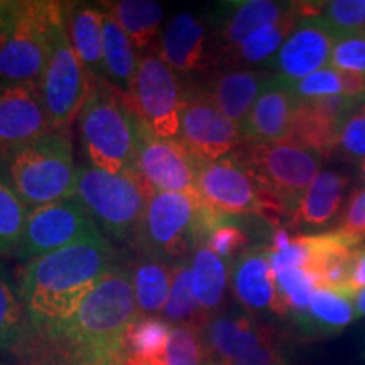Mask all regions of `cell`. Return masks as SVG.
Masks as SVG:
<instances>
[{
  "mask_svg": "<svg viewBox=\"0 0 365 365\" xmlns=\"http://www.w3.org/2000/svg\"><path fill=\"white\" fill-rule=\"evenodd\" d=\"M66 19L71 44L88 75L105 80L103 11L81 4H66Z\"/></svg>",
  "mask_w": 365,
  "mask_h": 365,
  "instance_id": "484cf974",
  "label": "cell"
},
{
  "mask_svg": "<svg viewBox=\"0 0 365 365\" xmlns=\"http://www.w3.org/2000/svg\"><path fill=\"white\" fill-rule=\"evenodd\" d=\"M185 98L178 75L161 56L154 51L140 54L134 83L127 95L135 117L156 135L175 139L180 134Z\"/></svg>",
  "mask_w": 365,
  "mask_h": 365,
  "instance_id": "8fae6325",
  "label": "cell"
},
{
  "mask_svg": "<svg viewBox=\"0 0 365 365\" xmlns=\"http://www.w3.org/2000/svg\"><path fill=\"white\" fill-rule=\"evenodd\" d=\"M271 78V73L266 71L232 70L220 73L198 90L223 115L242 125Z\"/></svg>",
  "mask_w": 365,
  "mask_h": 365,
  "instance_id": "603a6c76",
  "label": "cell"
},
{
  "mask_svg": "<svg viewBox=\"0 0 365 365\" xmlns=\"http://www.w3.org/2000/svg\"><path fill=\"white\" fill-rule=\"evenodd\" d=\"M139 56L120 26L103 12V70L105 80L129 95L134 83Z\"/></svg>",
  "mask_w": 365,
  "mask_h": 365,
  "instance_id": "4dcf8cb0",
  "label": "cell"
},
{
  "mask_svg": "<svg viewBox=\"0 0 365 365\" xmlns=\"http://www.w3.org/2000/svg\"><path fill=\"white\" fill-rule=\"evenodd\" d=\"M31 336L17 272L0 257V352H24Z\"/></svg>",
  "mask_w": 365,
  "mask_h": 365,
  "instance_id": "4316f807",
  "label": "cell"
},
{
  "mask_svg": "<svg viewBox=\"0 0 365 365\" xmlns=\"http://www.w3.org/2000/svg\"><path fill=\"white\" fill-rule=\"evenodd\" d=\"M207 365H228V364H220V362H210Z\"/></svg>",
  "mask_w": 365,
  "mask_h": 365,
  "instance_id": "db71d44e",
  "label": "cell"
},
{
  "mask_svg": "<svg viewBox=\"0 0 365 365\" xmlns=\"http://www.w3.org/2000/svg\"><path fill=\"white\" fill-rule=\"evenodd\" d=\"M360 359L365 362V339H364V344H362V354H360Z\"/></svg>",
  "mask_w": 365,
  "mask_h": 365,
  "instance_id": "f5cc1de1",
  "label": "cell"
},
{
  "mask_svg": "<svg viewBox=\"0 0 365 365\" xmlns=\"http://www.w3.org/2000/svg\"><path fill=\"white\" fill-rule=\"evenodd\" d=\"M223 218L202 198L182 193H153L132 245L139 255L175 264L205 245Z\"/></svg>",
  "mask_w": 365,
  "mask_h": 365,
  "instance_id": "277c9868",
  "label": "cell"
},
{
  "mask_svg": "<svg viewBox=\"0 0 365 365\" xmlns=\"http://www.w3.org/2000/svg\"><path fill=\"white\" fill-rule=\"evenodd\" d=\"M125 365H163V364H148V362H137V360H125Z\"/></svg>",
  "mask_w": 365,
  "mask_h": 365,
  "instance_id": "f907efd6",
  "label": "cell"
},
{
  "mask_svg": "<svg viewBox=\"0 0 365 365\" xmlns=\"http://www.w3.org/2000/svg\"><path fill=\"white\" fill-rule=\"evenodd\" d=\"M301 19H303V17L299 16L298 2H294V9L287 14L286 17L254 31V33L225 59L223 65L228 68L259 65V63H264L272 56H276L277 51L281 49V46L286 43V39L289 38V36L293 34V31L298 27Z\"/></svg>",
  "mask_w": 365,
  "mask_h": 365,
  "instance_id": "f546056e",
  "label": "cell"
},
{
  "mask_svg": "<svg viewBox=\"0 0 365 365\" xmlns=\"http://www.w3.org/2000/svg\"><path fill=\"white\" fill-rule=\"evenodd\" d=\"M171 328L170 323L163 318H137L127 331V359L137 362L163 364Z\"/></svg>",
  "mask_w": 365,
  "mask_h": 365,
  "instance_id": "836d02e7",
  "label": "cell"
},
{
  "mask_svg": "<svg viewBox=\"0 0 365 365\" xmlns=\"http://www.w3.org/2000/svg\"><path fill=\"white\" fill-rule=\"evenodd\" d=\"M29 208L0 175V257H12L24 232Z\"/></svg>",
  "mask_w": 365,
  "mask_h": 365,
  "instance_id": "e575fe53",
  "label": "cell"
},
{
  "mask_svg": "<svg viewBox=\"0 0 365 365\" xmlns=\"http://www.w3.org/2000/svg\"><path fill=\"white\" fill-rule=\"evenodd\" d=\"M279 298L287 314H298L308 308L312 294L317 291L313 274L301 267H287L274 272Z\"/></svg>",
  "mask_w": 365,
  "mask_h": 365,
  "instance_id": "74e56055",
  "label": "cell"
},
{
  "mask_svg": "<svg viewBox=\"0 0 365 365\" xmlns=\"http://www.w3.org/2000/svg\"><path fill=\"white\" fill-rule=\"evenodd\" d=\"M336 41L339 39L318 17L301 19L293 34L272 58L276 76L293 83L323 70V66L330 61Z\"/></svg>",
  "mask_w": 365,
  "mask_h": 365,
  "instance_id": "e0dca14e",
  "label": "cell"
},
{
  "mask_svg": "<svg viewBox=\"0 0 365 365\" xmlns=\"http://www.w3.org/2000/svg\"><path fill=\"white\" fill-rule=\"evenodd\" d=\"M196 188L202 202L222 217L257 215L272 225L291 218L289 210L259 186L234 153L212 163H196Z\"/></svg>",
  "mask_w": 365,
  "mask_h": 365,
  "instance_id": "52a82bcc",
  "label": "cell"
},
{
  "mask_svg": "<svg viewBox=\"0 0 365 365\" xmlns=\"http://www.w3.org/2000/svg\"><path fill=\"white\" fill-rule=\"evenodd\" d=\"M173 264L139 255L132 262L130 279L139 317H156L164 312L170 296Z\"/></svg>",
  "mask_w": 365,
  "mask_h": 365,
  "instance_id": "f1b7e54d",
  "label": "cell"
},
{
  "mask_svg": "<svg viewBox=\"0 0 365 365\" xmlns=\"http://www.w3.org/2000/svg\"><path fill=\"white\" fill-rule=\"evenodd\" d=\"M360 178H362V181L365 182V159L360 163Z\"/></svg>",
  "mask_w": 365,
  "mask_h": 365,
  "instance_id": "816d5d0a",
  "label": "cell"
},
{
  "mask_svg": "<svg viewBox=\"0 0 365 365\" xmlns=\"http://www.w3.org/2000/svg\"><path fill=\"white\" fill-rule=\"evenodd\" d=\"M362 98L346 95L299 100L286 140L301 145L314 156L330 158L336 153L340 130L346 117Z\"/></svg>",
  "mask_w": 365,
  "mask_h": 365,
  "instance_id": "9a60e30c",
  "label": "cell"
},
{
  "mask_svg": "<svg viewBox=\"0 0 365 365\" xmlns=\"http://www.w3.org/2000/svg\"><path fill=\"white\" fill-rule=\"evenodd\" d=\"M139 318L130 272L113 267L63 322L29 336V365H125L127 331Z\"/></svg>",
  "mask_w": 365,
  "mask_h": 365,
  "instance_id": "6da1fadb",
  "label": "cell"
},
{
  "mask_svg": "<svg viewBox=\"0 0 365 365\" xmlns=\"http://www.w3.org/2000/svg\"><path fill=\"white\" fill-rule=\"evenodd\" d=\"M291 242H293V237H291L289 232H287L286 228H277L272 234V242L271 245H269V250H271V252H282V250L289 247Z\"/></svg>",
  "mask_w": 365,
  "mask_h": 365,
  "instance_id": "c3c4849f",
  "label": "cell"
},
{
  "mask_svg": "<svg viewBox=\"0 0 365 365\" xmlns=\"http://www.w3.org/2000/svg\"><path fill=\"white\" fill-rule=\"evenodd\" d=\"M340 75L341 81V95L354 98L365 97V73H354V71H341L336 70Z\"/></svg>",
  "mask_w": 365,
  "mask_h": 365,
  "instance_id": "bcb514c9",
  "label": "cell"
},
{
  "mask_svg": "<svg viewBox=\"0 0 365 365\" xmlns=\"http://www.w3.org/2000/svg\"><path fill=\"white\" fill-rule=\"evenodd\" d=\"M134 175L153 193H182L200 198L196 163L180 139H163L139 120Z\"/></svg>",
  "mask_w": 365,
  "mask_h": 365,
  "instance_id": "4fadbf2b",
  "label": "cell"
},
{
  "mask_svg": "<svg viewBox=\"0 0 365 365\" xmlns=\"http://www.w3.org/2000/svg\"><path fill=\"white\" fill-rule=\"evenodd\" d=\"M328 63L335 70L365 73V34L349 36L336 41Z\"/></svg>",
  "mask_w": 365,
  "mask_h": 365,
  "instance_id": "b9f144b4",
  "label": "cell"
},
{
  "mask_svg": "<svg viewBox=\"0 0 365 365\" xmlns=\"http://www.w3.org/2000/svg\"><path fill=\"white\" fill-rule=\"evenodd\" d=\"M298 102L289 83L272 75L250 108L249 115L242 122L244 143L264 144L286 140Z\"/></svg>",
  "mask_w": 365,
  "mask_h": 365,
  "instance_id": "ac0fdd59",
  "label": "cell"
},
{
  "mask_svg": "<svg viewBox=\"0 0 365 365\" xmlns=\"http://www.w3.org/2000/svg\"><path fill=\"white\" fill-rule=\"evenodd\" d=\"M156 53L176 75L202 71L212 63L207 26L195 14H176L164 27Z\"/></svg>",
  "mask_w": 365,
  "mask_h": 365,
  "instance_id": "ffe728a7",
  "label": "cell"
},
{
  "mask_svg": "<svg viewBox=\"0 0 365 365\" xmlns=\"http://www.w3.org/2000/svg\"><path fill=\"white\" fill-rule=\"evenodd\" d=\"M208 354L205 346L203 327L175 325L170 331L163 365H207Z\"/></svg>",
  "mask_w": 365,
  "mask_h": 365,
  "instance_id": "d590c367",
  "label": "cell"
},
{
  "mask_svg": "<svg viewBox=\"0 0 365 365\" xmlns=\"http://www.w3.org/2000/svg\"><path fill=\"white\" fill-rule=\"evenodd\" d=\"M364 98H365V97H364Z\"/></svg>",
  "mask_w": 365,
  "mask_h": 365,
  "instance_id": "11a10c76",
  "label": "cell"
},
{
  "mask_svg": "<svg viewBox=\"0 0 365 365\" xmlns=\"http://www.w3.org/2000/svg\"><path fill=\"white\" fill-rule=\"evenodd\" d=\"M232 289L245 309L254 313L272 312L287 317L277 293L276 276L269 261V247L245 249L232 267Z\"/></svg>",
  "mask_w": 365,
  "mask_h": 365,
  "instance_id": "d6986e66",
  "label": "cell"
},
{
  "mask_svg": "<svg viewBox=\"0 0 365 365\" xmlns=\"http://www.w3.org/2000/svg\"><path fill=\"white\" fill-rule=\"evenodd\" d=\"M234 156L244 164L259 186L279 200L291 217L318 176L319 158L291 140L242 144Z\"/></svg>",
  "mask_w": 365,
  "mask_h": 365,
  "instance_id": "ba28073f",
  "label": "cell"
},
{
  "mask_svg": "<svg viewBox=\"0 0 365 365\" xmlns=\"http://www.w3.org/2000/svg\"><path fill=\"white\" fill-rule=\"evenodd\" d=\"M78 127L86 158L95 168L113 175H134L139 118L125 93L107 80L91 78Z\"/></svg>",
  "mask_w": 365,
  "mask_h": 365,
  "instance_id": "5b68a950",
  "label": "cell"
},
{
  "mask_svg": "<svg viewBox=\"0 0 365 365\" xmlns=\"http://www.w3.org/2000/svg\"><path fill=\"white\" fill-rule=\"evenodd\" d=\"M0 175L29 210L73 198L78 168L71 129H54L2 156Z\"/></svg>",
  "mask_w": 365,
  "mask_h": 365,
  "instance_id": "3957f363",
  "label": "cell"
},
{
  "mask_svg": "<svg viewBox=\"0 0 365 365\" xmlns=\"http://www.w3.org/2000/svg\"><path fill=\"white\" fill-rule=\"evenodd\" d=\"M191 286L200 308L208 318L218 312L225 298L228 286L227 264L208 247H198L190 262Z\"/></svg>",
  "mask_w": 365,
  "mask_h": 365,
  "instance_id": "1f68e13d",
  "label": "cell"
},
{
  "mask_svg": "<svg viewBox=\"0 0 365 365\" xmlns=\"http://www.w3.org/2000/svg\"><path fill=\"white\" fill-rule=\"evenodd\" d=\"M102 11L124 29L137 53H148L163 24L161 4L153 0H117L105 2Z\"/></svg>",
  "mask_w": 365,
  "mask_h": 365,
  "instance_id": "83f0119b",
  "label": "cell"
},
{
  "mask_svg": "<svg viewBox=\"0 0 365 365\" xmlns=\"http://www.w3.org/2000/svg\"><path fill=\"white\" fill-rule=\"evenodd\" d=\"M287 83V81H286ZM298 100H312L341 93L340 75L335 68H323L313 75L289 83Z\"/></svg>",
  "mask_w": 365,
  "mask_h": 365,
  "instance_id": "60d3db41",
  "label": "cell"
},
{
  "mask_svg": "<svg viewBox=\"0 0 365 365\" xmlns=\"http://www.w3.org/2000/svg\"><path fill=\"white\" fill-rule=\"evenodd\" d=\"M113 267H117L115 249L102 234L22 264L17 281L31 335L71 317Z\"/></svg>",
  "mask_w": 365,
  "mask_h": 365,
  "instance_id": "7a4b0ae2",
  "label": "cell"
},
{
  "mask_svg": "<svg viewBox=\"0 0 365 365\" xmlns=\"http://www.w3.org/2000/svg\"><path fill=\"white\" fill-rule=\"evenodd\" d=\"M272 336L269 328L259 327L247 314H218L203 327L208 364H234L249 357Z\"/></svg>",
  "mask_w": 365,
  "mask_h": 365,
  "instance_id": "44dd1931",
  "label": "cell"
},
{
  "mask_svg": "<svg viewBox=\"0 0 365 365\" xmlns=\"http://www.w3.org/2000/svg\"><path fill=\"white\" fill-rule=\"evenodd\" d=\"M362 289H365V245L355 247V262L350 277V293L355 296Z\"/></svg>",
  "mask_w": 365,
  "mask_h": 365,
  "instance_id": "7dc6e473",
  "label": "cell"
},
{
  "mask_svg": "<svg viewBox=\"0 0 365 365\" xmlns=\"http://www.w3.org/2000/svg\"><path fill=\"white\" fill-rule=\"evenodd\" d=\"M22 4L24 2H19V0H0V49L11 38L16 22L19 19Z\"/></svg>",
  "mask_w": 365,
  "mask_h": 365,
  "instance_id": "ee69618b",
  "label": "cell"
},
{
  "mask_svg": "<svg viewBox=\"0 0 365 365\" xmlns=\"http://www.w3.org/2000/svg\"><path fill=\"white\" fill-rule=\"evenodd\" d=\"M91 76L73 48L66 14L53 31L51 51L39 80V93L53 129H70L88 97Z\"/></svg>",
  "mask_w": 365,
  "mask_h": 365,
  "instance_id": "30bf717a",
  "label": "cell"
},
{
  "mask_svg": "<svg viewBox=\"0 0 365 365\" xmlns=\"http://www.w3.org/2000/svg\"><path fill=\"white\" fill-rule=\"evenodd\" d=\"M349 178L336 171H323L314 178L291 217L293 227L323 228L341 212Z\"/></svg>",
  "mask_w": 365,
  "mask_h": 365,
  "instance_id": "cb8c5ba5",
  "label": "cell"
},
{
  "mask_svg": "<svg viewBox=\"0 0 365 365\" xmlns=\"http://www.w3.org/2000/svg\"><path fill=\"white\" fill-rule=\"evenodd\" d=\"M53 130L38 85L0 86V158Z\"/></svg>",
  "mask_w": 365,
  "mask_h": 365,
  "instance_id": "2e32d148",
  "label": "cell"
},
{
  "mask_svg": "<svg viewBox=\"0 0 365 365\" xmlns=\"http://www.w3.org/2000/svg\"><path fill=\"white\" fill-rule=\"evenodd\" d=\"M178 135L195 163L217 161L244 143L240 125L223 115L200 90L186 93Z\"/></svg>",
  "mask_w": 365,
  "mask_h": 365,
  "instance_id": "5bb4252c",
  "label": "cell"
},
{
  "mask_svg": "<svg viewBox=\"0 0 365 365\" xmlns=\"http://www.w3.org/2000/svg\"><path fill=\"white\" fill-rule=\"evenodd\" d=\"M336 228L357 245L365 240V188L352 191L341 212L340 225Z\"/></svg>",
  "mask_w": 365,
  "mask_h": 365,
  "instance_id": "7bdbcfd3",
  "label": "cell"
},
{
  "mask_svg": "<svg viewBox=\"0 0 365 365\" xmlns=\"http://www.w3.org/2000/svg\"><path fill=\"white\" fill-rule=\"evenodd\" d=\"M75 196L102 235L132 244L150 193L135 175L80 166Z\"/></svg>",
  "mask_w": 365,
  "mask_h": 365,
  "instance_id": "8992f818",
  "label": "cell"
},
{
  "mask_svg": "<svg viewBox=\"0 0 365 365\" xmlns=\"http://www.w3.org/2000/svg\"><path fill=\"white\" fill-rule=\"evenodd\" d=\"M354 308L357 318L365 317V289L359 291V293L354 296Z\"/></svg>",
  "mask_w": 365,
  "mask_h": 365,
  "instance_id": "681fc988",
  "label": "cell"
},
{
  "mask_svg": "<svg viewBox=\"0 0 365 365\" xmlns=\"http://www.w3.org/2000/svg\"><path fill=\"white\" fill-rule=\"evenodd\" d=\"M294 9L293 4L272 0H242L225 6V16L215 39V59L220 65L259 27L281 21Z\"/></svg>",
  "mask_w": 365,
  "mask_h": 365,
  "instance_id": "7402d4cb",
  "label": "cell"
},
{
  "mask_svg": "<svg viewBox=\"0 0 365 365\" xmlns=\"http://www.w3.org/2000/svg\"><path fill=\"white\" fill-rule=\"evenodd\" d=\"M163 319L175 325H198L205 327L208 317L200 308L198 301L193 294V286H191V267L188 262H178L173 267L171 287L168 303L164 307Z\"/></svg>",
  "mask_w": 365,
  "mask_h": 365,
  "instance_id": "d6a6232c",
  "label": "cell"
},
{
  "mask_svg": "<svg viewBox=\"0 0 365 365\" xmlns=\"http://www.w3.org/2000/svg\"><path fill=\"white\" fill-rule=\"evenodd\" d=\"M66 14V4L29 0L22 4L11 38L0 49V86L39 85L56 22Z\"/></svg>",
  "mask_w": 365,
  "mask_h": 365,
  "instance_id": "9c48e42d",
  "label": "cell"
},
{
  "mask_svg": "<svg viewBox=\"0 0 365 365\" xmlns=\"http://www.w3.org/2000/svg\"><path fill=\"white\" fill-rule=\"evenodd\" d=\"M102 234L76 196L31 208L24 232L12 259L29 262L41 255Z\"/></svg>",
  "mask_w": 365,
  "mask_h": 365,
  "instance_id": "7c38bea8",
  "label": "cell"
},
{
  "mask_svg": "<svg viewBox=\"0 0 365 365\" xmlns=\"http://www.w3.org/2000/svg\"><path fill=\"white\" fill-rule=\"evenodd\" d=\"M228 365H286L284 359L277 349V345L274 344V339L266 341L262 346H259L254 354H250L249 357L237 360L234 364Z\"/></svg>",
  "mask_w": 365,
  "mask_h": 365,
  "instance_id": "f6af8a7d",
  "label": "cell"
},
{
  "mask_svg": "<svg viewBox=\"0 0 365 365\" xmlns=\"http://www.w3.org/2000/svg\"><path fill=\"white\" fill-rule=\"evenodd\" d=\"M296 327L309 340L331 339L340 335L357 318L350 298L330 289H317L308 308L293 314Z\"/></svg>",
  "mask_w": 365,
  "mask_h": 365,
  "instance_id": "d4e9b609",
  "label": "cell"
},
{
  "mask_svg": "<svg viewBox=\"0 0 365 365\" xmlns=\"http://www.w3.org/2000/svg\"><path fill=\"white\" fill-rule=\"evenodd\" d=\"M336 150L345 159H365V98L346 117L340 130Z\"/></svg>",
  "mask_w": 365,
  "mask_h": 365,
  "instance_id": "f35d334b",
  "label": "cell"
},
{
  "mask_svg": "<svg viewBox=\"0 0 365 365\" xmlns=\"http://www.w3.org/2000/svg\"><path fill=\"white\" fill-rule=\"evenodd\" d=\"M336 39L365 34V0L318 2L317 16Z\"/></svg>",
  "mask_w": 365,
  "mask_h": 365,
  "instance_id": "8d00e7d4",
  "label": "cell"
},
{
  "mask_svg": "<svg viewBox=\"0 0 365 365\" xmlns=\"http://www.w3.org/2000/svg\"><path fill=\"white\" fill-rule=\"evenodd\" d=\"M249 244V235L237 223L227 222V218L218 223L213 228L212 234L208 235L205 247H208L212 252H215L218 257H234V255H240L244 252Z\"/></svg>",
  "mask_w": 365,
  "mask_h": 365,
  "instance_id": "ab89813d",
  "label": "cell"
}]
</instances>
